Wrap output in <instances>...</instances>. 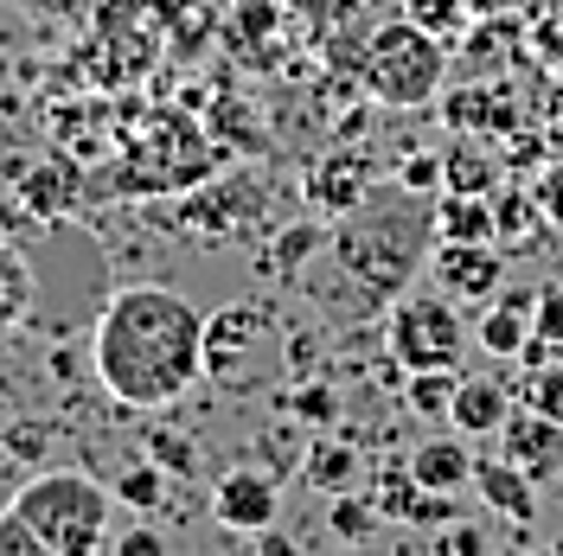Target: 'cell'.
Segmentation results:
<instances>
[{"instance_id":"cell-1","label":"cell","mask_w":563,"mask_h":556,"mask_svg":"<svg viewBox=\"0 0 563 556\" xmlns=\"http://www.w3.org/2000/svg\"><path fill=\"white\" fill-rule=\"evenodd\" d=\"M90 365L122 410H167L206 378V313L161 281L122 288L97 313Z\"/></svg>"},{"instance_id":"cell-2","label":"cell","mask_w":563,"mask_h":556,"mask_svg":"<svg viewBox=\"0 0 563 556\" xmlns=\"http://www.w3.org/2000/svg\"><path fill=\"white\" fill-rule=\"evenodd\" d=\"M429 249H435V192L397 186V192H372L365 205L346 211L327 263L340 269V281L358 294V313H365L390 308L429 263Z\"/></svg>"},{"instance_id":"cell-3","label":"cell","mask_w":563,"mask_h":556,"mask_svg":"<svg viewBox=\"0 0 563 556\" xmlns=\"http://www.w3.org/2000/svg\"><path fill=\"white\" fill-rule=\"evenodd\" d=\"M13 512L38 531L45 556H97L109 551V519H115V492L90 474H38L13 492Z\"/></svg>"},{"instance_id":"cell-4","label":"cell","mask_w":563,"mask_h":556,"mask_svg":"<svg viewBox=\"0 0 563 556\" xmlns=\"http://www.w3.org/2000/svg\"><path fill=\"white\" fill-rule=\"evenodd\" d=\"M442 77H449V38L422 33L417 20H390L365 38L358 52V84L365 97L385 109H422L442 97Z\"/></svg>"},{"instance_id":"cell-5","label":"cell","mask_w":563,"mask_h":556,"mask_svg":"<svg viewBox=\"0 0 563 556\" xmlns=\"http://www.w3.org/2000/svg\"><path fill=\"white\" fill-rule=\"evenodd\" d=\"M385 352L397 371H435V365H455L467 352V320H461L455 294H422L404 288L385 313Z\"/></svg>"},{"instance_id":"cell-6","label":"cell","mask_w":563,"mask_h":556,"mask_svg":"<svg viewBox=\"0 0 563 556\" xmlns=\"http://www.w3.org/2000/svg\"><path fill=\"white\" fill-rule=\"evenodd\" d=\"M429 276H435L442 294L481 301V308H487L493 294L506 288V256H499V244H449V237H435V249H429Z\"/></svg>"},{"instance_id":"cell-7","label":"cell","mask_w":563,"mask_h":556,"mask_svg":"<svg viewBox=\"0 0 563 556\" xmlns=\"http://www.w3.org/2000/svg\"><path fill=\"white\" fill-rule=\"evenodd\" d=\"M276 333V308L269 301H231V308L206 313V378L231 383L238 378V358H244L256 340Z\"/></svg>"},{"instance_id":"cell-8","label":"cell","mask_w":563,"mask_h":556,"mask_svg":"<svg viewBox=\"0 0 563 556\" xmlns=\"http://www.w3.org/2000/svg\"><path fill=\"white\" fill-rule=\"evenodd\" d=\"M211 519L224 524V531H263V524L282 519V480L276 474H263V467H231L218 487H211Z\"/></svg>"},{"instance_id":"cell-9","label":"cell","mask_w":563,"mask_h":556,"mask_svg":"<svg viewBox=\"0 0 563 556\" xmlns=\"http://www.w3.org/2000/svg\"><path fill=\"white\" fill-rule=\"evenodd\" d=\"M301 192H308V205L327 211V218H346L352 205H365L372 199V154H358V147H333V154H320L308 179H301Z\"/></svg>"},{"instance_id":"cell-10","label":"cell","mask_w":563,"mask_h":556,"mask_svg":"<svg viewBox=\"0 0 563 556\" xmlns=\"http://www.w3.org/2000/svg\"><path fill=\"white\" fill-rule=\"evenodd\" d=\"M499 454H506L512 467H526L531 480L544 487V480L563 474V422H551L544 410L519 403V410L506 416V429H499Z\"/></svg>"},{"instance_id":"cell-11","label":"cell","mask_w":563,"mask_h":556,"mask_svg":"<svg viewBox=\"0 0 563 556\" xmlns=\"http://www.w3.org/2000/svg\"><path fill=\"white\" fill-rule=\"evenodd\" d=\"M474 492H481V505H493L499 519H512V524L538 519V480L526 467H512L506 454H474Z\"/></svg>"},{"instance_id":"cell-12","label":"cell","mask_w":563,"mask_h":556,"mask_svg":"<svg viewBox=\"0 0 563 556\" xmlns=\"http://www.w3.org/2000/svg\"><path fill=\"white\" fill-rule=\"evenodd\" d=\"M531 320H538V288H499L481 313V326H474V340L493 358H519L531 340Z\"/></svg>"},{"instance_id":"cell-13","label":"cell","mask_w":563,"mask_h":556,"mask_svg":"<svg viewBox=\"0 0 563 556\" xmlns=\"http://www.w3.org/2000/svg\"><path fill=\"white\" fill-rule=\"evenodd\" d=\"M512 410H519V403H512V390H506L499 378H461L455 403H449V422H455L467 442H493Z\"/></svg>"},{"instance_id":"cell-14","label":"cell","mask_w":563,"mask_h":556,"mask_svg":"<svg viewBox=\"0 0 563 556\" xmlns=\"http://www.w3.org/2000/svg\"><path fill=\"white\" fill-rule=\"evenodd\" d=\"M404 460H410L417 487H429V492L474 487V448H467V435H461V429H455V435H429V442H417Z\"/></svg>"},{"instance_id":"cell-15","label":"cell","mask_w":563,"mask_h":556,"mask_svg":"<svg viewBox=\"0 0 563 556\" xmlns=\"http://www.w3.org/2000/svg\"><path fill=\"white\" fill-rule=\"evenodd\" d=\"M435 237L449 244H499L487 192H435Z\"/></svg>"},{"instance_id":"cell-16","label":"cell","mask_w":563,"mask_h":556,"mask_svg":"<svg viewBox=\"0 0 563 556\" xmlns=\"http://www.w3.org/2000/svg\"><path fill=\"white\" fill-rule=\"evenodd\" d=\"M358 474H365V454L352 448L346 435H340V442H314L308 460H301V480H308L314 492H327V499L346 492V487H358Z\"/></svg>"},{"instance_id":"cell-17","label":"cell","mask_w":563,"mask_h":556,"mask_svg":"<svg viewBox=\"0 0 563 556\" xmlns=\"http://www.w3.org/2000/svg\"><path fill=\"white\" fill-rule=\"evenodd\" d=\"M455 365H435V371H404V410L422 422H449V403H455Z\"/></svg>"},{"instance_id":"cell-18","label":"cell","mask_w":563,"mask_h":556,"mask_svg":"<svg viewBox=\"0 0 563 556\" xmlns=\"http://www.w3.org/2000/svg\"><path fill=\"white\" fill-rule=\"evenodd\" d=\"M378 505H372V492H333V505H327V531L340 537V544H365L372 531H378Z\"/></svg>"},{"instance_id":"cell-19","label":"cell","mask_w":563,"mask_h":556,"mask_svg":"<svg viewBox=\"0 0 563 556\" xmlns=\"http://www.w3.org/2000/svg\"><path fill=\"white\" fill-rule=\"evenodd\" d=\"M493 179H499V167L474 141H461V147L442 154V192H493Z\"/></svg>"},{"instance_id":"cell-20","label":"cell","mask_w":563,"mask_h":556,"mask_svg":"<svg viewBox=\"0 0 563 556\" xmlns=\"http://www.w3.org/2000/svg\"><path fill=\"white\" fill-rule=\"evenodd\" d=\"M26 308H33V276H26L20 249L0 237V333H7L13 320H26Z\"/></svg>"},{"instance_id":"cell-21","label":"cell","mask_w":563,"mask_h":556,"mask_svg":"<svg viewBox=\"0 0 563 556\" xmlns=\"http://www.w3.org/2000/svg\"><path fill=\"white\" fill-rule=\"evenodd\" d=\"M327 244V231L320 224H295V231H282L276 244H269V256H263V269L269 276H301L308 269V256Z\"/></svg>"},{"instance_id":"cell-22","label":"cell","mask_w":563,"mask_h":556,"mask_svg":"<svg viewBox=\"0 0 563 556\" xmlns=\"http://www.w3.org/2000/svg\"><path fill=\"white\" fill-rule=\"evenodd\" d=\"M404 20H417L422 33H435V38L455 45V38L467 33V20H474V7H467V0H404Z\"/></svg>"},{"instance_id":"cell-23","label":"cell","mask_w":563,"mask_h":556,"mask_svg":"<svg viewBox=\"0 0 563 556\" xmlns=\"http://www.w3.org/2000/svg\"><path fill=\"white\" fill-rule=\"evenodd\" d=\"M167 467H154V460H141V467H129L122 480H115V505H135V512H161L167 505Z\"/></svg>"},{"instance_id":"cell-24","label":"cell","mask_w":563,"mask_h":556,"mask_svg":"<svg viewBox=\"0 0 563 556\" xmlns=\"http://www.w3.org/2000/svg\"><path fill=\"white\" fill-rule=\"evenodd\" d=\"M141 448H147L154 467H167L174 480H192V474H199V442H192V435H179V429H147V442H141Z\"/></svg>"},{"instance_id":"cell-25","label":"cell","mask_w":563,"mask_h":556,"mask_svg":"<svg viewBox=\"0 0 563 556\" xmlns=\"http://www.w3.org/2000/svg\"><path fill=\"white\" fill-rule=\"evenodd\" d=\"M417 474H410V460H397V467H385L378 480H372V505H378V519H410V505H417Z\"/></svg>"},{"instance_id":"cell-26","label":"cell","mask_w":563,"mask_h":556,"mask_svg":"<svg viewBox=\"0 0 563 556\" xmlns=\"http://www.w3.org/2000/svg\"><path fill=\"white\" fill-rule=\"evenodd\" d=\"M282 410L295 422H308V429H333V422H340V390H333V383H295Z\"/></svg>"},{"instance_id":"cell-27","label":"cell","mask_w":563,"mask_h":556,"mask_svg":"<svg viewBox=\"0 0 563 556\" xmlns=\"http://www.w3.org/2000/svg\"><path fill=\"white\" fill-rule=\"evenodd\" d=\"M526 403H531V410H544L551 422H563V358H544V365H531Z\"/></svg>"},{"instance_id":"cell-28","label":"cell","mask_w":563,"mask_h":556,"mask_svg":"<svg viewBox=\"0 0 563 556\" xmlns=\"http://www.w3.org/2000/svg\"><path fill=\"white\" fill-rule=\"evenodd\" d=\"M531 340L558 358L563 352V276L551 288H538V320H531Z\"/></svg>"},{"instance_id":"cell-29","label":"cell","mask_w":563,"mask_h":556,"mask_svg":"<svg viewBox=\"0 0 563 556\" xmlns=\"http://www.w3.org/2000/svg\"><path fill=\"white\" fill-rule=\"evenodd\" d=\"M455 519H461L455 492H429V487H422V492H417V505H410V519H404V524H410V531H449Z\"/></svg>"},{"instance_id":"cell-30","label":"cell","mask_w":563,"mask_h":556,"mask_svg":"<svg viewBox=\"0 0 563 556\" xmlns=\"http://www.w3.org/2000/svg\"><path fill=\"white\" fill-rule=\"evenodd\" d=\"M0 556H45V544H38V531L13 505H0Z\"/></svg>"},{"instance_id":"cell-31","label":"cell","mask_w":563,"mask_h":556,"mask_svg":"<svg viewBox=\"0 0 563 556\" xmlns=\"http://www.w3.org/2000/svg\"><path fill=\"white\" fill-rule=\"evenodd\" d=\"M20 192H26V211H58V205L70 199V174H58V167H45V174H38V179H26Z\"/></svg>"},{"instance_id":"cell-32","label":"cell","mask_w":563,"mask_h":556,"mask_svg":"<svg viewBox=\"0 0 563 556\" xmlns=\"http://www.w3.org/2000/svg\"><path fill=\"white\" fill-rule=\"evenodd\" d=\"M109 556H167V537L147 524H129V531H109Z\"/></svg>"},{"instance_id":"cell-33","label":"cell","mask_w":563,"mask_h":556,"mask_svg":"<svg viewBox=\"0 0 563 556\" xmlns=\"http://www.w3.org/2000/svg\"><path fill=\"white\" fill-rule=\"evenodd\" d=\"M397 186H410V192H442V154H410V160L397 167Z\"/></svg>"},{"instance_id":"cell-34","label":"cell","mask_w":563,"mask_h":556,"mask_svg":"<svg viewBox=\"0 0 563 556\" xmlns=\"http://www.w3.org/2000/svg\"><path fill=\"white\" fill-rule=\"evenodd\" d=\"M531 199H538V211H544V224H563V160H551V167L538 174Z\"/></svg>"},{"instance_id":"cell-35","label":"cell","mask_w":563,"mask_h":556,"mask_svg":"<svg viewBox=\"0 0 563 556\" xmlns=\"http://www.w3.org/2000/svg\"><path fill=\"white\" fill-rule=\"evenodd\" d=\"M474 7V20H493V13H519L526 0H467Z\"/></svg>"},{"instance_id":"cell-36","label":"cell","mask_w":563,"mask_h":556,"mask_svg":"<svg viewBox=\"0 0 563 556\" xmlns=\"http://www.w3.org/2000/svg\"><path fill=\"white\" fill-rule=\"evenodd\" d=\"M442 544H449V551H481V544H487V537H481V531H467V524H455V531H449V537H442Z\"/></svg>"},{"instance_id":"cell-37","label":"cell","mask_w":563,"mask_h":556,"mask_svg":"<svg viewBox=\"0 0 563 556\" xmlns=\"http://www.w3.org/2000/svg\"><path fill=\"white\" fill-rule=\"evenodd\" d=\"M0 77H7V58H0Z\"/></svg>"}]
</instances>
